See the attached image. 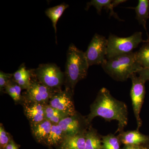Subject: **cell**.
I'll return each mask as SVG.
<instances>
[{
  "label": "cell",
  "mask_w": 149,
  "mask_h": 149,
  "mask_svg": "<svg viewBox=\"0 0 149 149\" xmlns=\"http://www.w3.org/2000/svg\"><path fill=\"white\" fill-rule=\"evenodd\" d=\"M72 94L69 90H61L54 94L48 104L68 116L74 115L77 112L72 101Z\"/></svg>",
  "instance_id": "obj_9"
},
{
  "label": "cell",
  "mask_w": 149,
  "mask_h": 149,
  "mask_svg": "<svg viewBox=\"0 0 149 149\" xmlns=\"http://www.w3.org/2000/svg\"><path fill=\"white\" fill-rule=\"evenodd\" d=\"M118 136L120 142L125 146H141L149 142V136L141 133L138 130L123 131Z\"/></svg>",
  "instance_id": "obj_11"
},
{
  "label": "cell",
  "mask_w": 149,
  "mask_h": 149,
  "mask_svg": "<svg viewBox=\"0 0 149 149\" xmlns=\"http://www.w3.org/2000/svg\"><path fill=\"white\" fill-rule=\"evenodd\" d=\"M97 116L103 118L107 121L117 120L118 126L116 132L121 133L128 123L127 106L113 97L106 88H102L91 105V111L87 117L88 123H91Z\"/></svg>",
  "instance_id": "obj_1"
},
{
  "label": "cell",
  "mask_w": 149,
  "mask_h": 149,
  "mask_svg": "<svg viewBox=\"0 0 149 149\" xmlns=\"http://www.w3.org/2000/svg\"><path fill=\"white\" fill-rule=\"evenodd\" d=\"M32 72L35 79L46 87L55 92L61 90L65 75L55 63L40 64Z\"/></svg>",
  "instance_id": "obj_5"
},
{
  "label": "cell",
  "mask_w": 149,
  "mask_h": 149,
  "mask_svg": "<svg viewBox=\"0 0 149 149\" xmlns=\"http://www.w3.org/2000/svg\"><path fill=\"white\" fill-rule=\"evenodd\" d=\"M90 124L87 118L76 113L74 115L64 118L58 124L66 136L85 133Z\"/></svg>",
  "instance_id": "obj_8"
},
{
  "label": "cell",
  "mask_w": 149,
  "mask_h": 149,
  "mask_svg": "<svg viewBox=\"0 0 149 149\" xmlns=\"http://www.w3.org/2000/svg\"><path fill=\"white\" fill-rule=\"evenodd\" d=\"M45 113L46 120H49L52 124H58L63 118L68 116L48 104L45 105Z\"/></svg>",
  "instance_id": "obj_21"
},
{
  "label": "cell",
  "mask_w": 149,
  "mask_h": 149,
  "mask_svg": "<svg viewBox=\"0 0 149 149\" xmlns=\"http://www.w3.org/2000/svg\"><path fill=\"white\" fill-rule=\"evenodd\" d=\"M10 134L5 130L2 124L0 125V148L5 149L11 140Z\"/></svg>",
  "instance_id": "obj_25"
},
{
  "label": "cell",
  "mask_w": 149,
  "mask_h": 149,
  "mask_svg": "<svg viewBox=\"0 0 149 149\" xmlns=\"http://www.w3.org/2000/svg\"><path fill=\"white\" fill-rule=\"evenodd\" d=\"M22 89L21 87L17 85L12 78L5 88L4 91L15 102H18L21 100Z\"/></svg>",
  "instance_id": "obj_23"
},
{
  "label": "cell",
  "mask_w": 149,
  "mask_h": 149,
  "mask_svg": "<svg viewBox=\"0 0 149 149\" xmlns=\"http://www.w3.org/2000/svg\"><path fill=\"white\" fill-rule=\"evenodd\" d=\"M136 54V59L141 66L143 68H149V40L146 41Z\"/></svg>",
  "instance_id": "obj_22"
},
{
  "label": "cell",
  "mask_w": 149,
  "mask_h": 149,
  "mask_svg": "<svg viewBox=\"0 0 149 149\" xmlns=\"http://www.w3.org/2000/svg\"><path fill=\"white\" fill-rule=\"evenodd\" d=\"M85 149H103L102 140L95 129L90 126L85 133Z\"/></svg>",
  "instance_id": "obj_18"
},
{
  "label": "cell",
  "mask_w": 149,
  "mask_h": 149,
  "mask_svg": "<svg viewBox=\"0 0 149 149\" xmlns=\"http://www.w3.org/2000/svg\"><path fill=\"white\" fill-rule=\"evenodd\" d=\"M68 7L69 5L68 4H67L65 3H63L59 5L47 9L45 12L46 15L51 19L52 22L53 27L55 32L56 42H57L56 35L57 31V23L65 10L68 8Z\"/></svg>",
  "instance_id": "obj_19"
},
{
  "label": "cell",
  "mask_w": 149,
  "mask_h": 149,
  "mask_svg": "<svg viewBox=\"0 0 149 149\" xmlns=\"http://www.w3.org/2000/svg\"><path fill=\"white\" fill-rule=\"evenodd\" d=\"M134 73L130 76L132 81V87L130 91V97L134 115L137 123V130H139L142 125V121L140 116L141 109L143 104L146 95V81Z\"/></svg>",
  "instance_id": "obj_7"
},
{
  "label": "cell",
  "mask_w": 149,
  "mask_h": 149,
  "mask_svg": "<svg viewBox=\"0 0 149 149\" xmlns=\"http://www.w3.org/2000/svg\"><path fill=\"white\" fill-rule=\"evenodd\" d=\"M102 67L110 77L119 82L126 81L143 68L136 59V52L107 59Z\"/></svg>",
  "instance_id": "obj_3"
},
{
  "label": "cell",
  "mask_w": 149,
  "mask_h": 149,
  "mask_svg": "<svg viewBox=\"0 0 149 149\" xmlns=\"http://www.w3.org/2000/svg\"><path fill=\"white\" fill-rule=\"evenodd\" d=\"M46 105V104H45ZM45 105L32 102L24 107V113L31 125L36 124L45 120Z\"/></svg>",
  "instance_id": "obj_12"
},
{
  "label": "cell",
  "mask_w": 149,
  "mask_h": 149,
  "mask_svg": "<svg viewBox=\"0 0 149 149\" xmlns=\"http://www.w3.org/2000/svg\"><path fill=\"white\" fill-rule=\"evenodd\" d=\"M65 135L58 124H52L45 143L49 146L60 145Z\"/></svg>",
  "instance_id": "obj_20"
},
{
  "label": "cell",
  "mask_w": 149,
  "mask_h": 149,
  "mask_svg": "<svg viewBox=\"0 0 149 149\" xmlns=\"http://www.w3.org/2000/svg\"><path fill=\"white\" fill-rule=\"evenodd\" d=\"M103 149H120V140L118 136L112 134L102 137Z\"/></svg>",
  "instance_id": "obj_24"
},
{
  "label": "cell",
  "mask_w": 149,
  "mask_h": 149,
  "mask_svg": "<svg viewBox=\"0 0 149 149\" xmlns=\"http://www.w3.org/2000/svg\"><path fill=\"white\" fill-rule=\"evenodd\" d=\"M13 74L5 73L1 70L0 72V89L1 91L4 90L9 82L12 79Z\"/></svg>",
  "instance_id": "obj_26"
},
{
  "label": "cell",
  "mask_w": 149,
  "mask_h": 149,
  "mask_svg": "<svg viewBox=\"0 0 149 149\" xmlns=\"http://www.w3.org/2000/svg\"><path fill=\"white\" fill-rule=\"evenodd\" d=\"M52 125V124L50 121L46 119L36 124L31 125L32 135L39 143H45Z\"/></svg>",
  "instance_id": "obj_13"
},
{
  "label": "cell",
  "mask_w": 149,
  "mask_h": 149,
  "mask_svg": "<svg viewBox=\"0 0 149 149\" xmlns=\"http://www.w3.org/2000/svg\"><path fill=\"white\" fill-rule=\"evenodd\" d=\"M35 79L32 80L31 85L26 92V97L29 101L47 104L54 94L56 93Z\"/></svg>",
  "instance_id": "obj_10"
},
{
  "label": "cell",
  "mask_w": 149,
  "mask_h": 149,
  "mask_svg": "<svg viewBox=\"0 0 149 149\" xmlns=\"http://www.w3.org/2000/svg\"><path fill=\"white\" fill-rule=\"evenodd\" d=\"M93 6L97 10V13L100 15L103 8L105 9L107 12H109V15L110 16H113L116 19L119 21H123L120 19L116 13L113 10L115 7L111 0H92L87 3L85 10H88L90 7Z\"/></svg>",
  "instance_id": "obj_16"
},
{
  "label": "cell",
  "mask_w": 149,
  "mask_h": 149,
  "mask_svg": "<svg viewBox=\"0 0 149 149\" xmlns=\"http://www.w3.org/2000/svg\"><path fill=\"white\" fill-rule=\"evenodd\" d=\"M32 74V70L27 69L25 65L23 63L13 74V79L22 89L27 90L32 83L31 77Z\"/></svg>",
  "instance_id": "obj_15"
},
{
  "label": "cell",
  "mask_w": 149,
  "mask_h": 149,
  "mask_svg": "<svg viewBox=\"0 0 149 149\" xmlns=\"http://www.w3.org/2000/svg\"><path fill=\"white\" fill-rule=\"evenodd\" d=\"M108 40L102 35L96 33L85 52L89 66L103 64L106 61Z\"/></svg>",
  "instance_id": "obj_6"
},
{
  "label": "cell",
  "mask_w": 149,
  "mask_h": 149,
  "mask_svg": "<svg viewBox=\"0 0 149 149\" xmlns=\"http://www.w3.org/2000/svg\"><path fill=\"white\" fill-rule=\"evenodd\" d=\"M143 149H148L146 148H145V147H143Z\"/></svg>",
  "instance_id": "obj_30"
},
{
  "label": "cell",
  "mask_w": 149,
  "mask_h": 149,
  "mask_svg": "<svg viewBox=\"0 0 149 149\" xmlns=\"http://www.w3.org/2000/svg\"><path fill=\"white\" fill-rule=\"evenodd\" d=\"M107 40V59L132 52L140 43L146 42L143 40L141 32H136L127 37H120L110 34Z\"/></svg>",
  "instance_id": "obj_4"
},
{
  "label": "cell",
  "mask_w": 149,
  "mask_h": 149,
  "mask_svg": "<svg viewBox=\"0 0 149 149\" xmlns=\"http://www.w3.org/2000/svg\"><path fill=\"white\" fill-rule=\"evenodd\" d=\"M131 8L134 9L136 11V19L139 24L143 25L148 36L147 33L146 23L149 18V1L139 0L137 6Z\"/></svg>",
  "instance_id": "obj_17"
},
{
  "label": "cell",
  "mask_w": 149,
  "mask_h": 149,
  "mask_svg": "<svg viewBox=\"0 0 149 149\" xmlns=\"http://www.w3.org/2000/svg\"><path fill=\"white\" fill-rule=\"evenodd\" d=\"M85 52L70 44L67 52L65 63V89L74 93L76 84L87 76L89 67Z\"/></svg>",
  "instance_id": "obj_2"
},
{
  "label": "cell",
  "mask_w": 149,
  "mask_h": 149,
  "mask_svg": "<svg viewBox=\"0 0 149 149\" xmlns=\"http://www.w3.org/2000/svg\"><path fill=\"white\" fill-rule=\"evenodd\" d=\"M143 147L141 146H131L127 145L125 146L123 149H143Z\"/></svg>",
  "instance_id": "obj_29"
},
{
  "label": "cell",
  "mask_w": 149,
  "mask_h": 149,
  "mask_svg": "<svg viewBox=\"0 0 149 149\" xmlns=\"http://www.w3.org/2000/svg\"><path fill=\"white\" fill-rule=\"evenodd\" d=\"M85 133L65 136L59 149H85Z\"/></svg>",
  "instance_id": "obj_14"
},
{
  "label": "cell",
  "mask_w": 149,
  "mask_h": 149,
  "mask_svg": "<svg viewBox=\"0 0 149 149\" xmlns=\"http://www.w3.org/2000/svg\"><path fill=\"white\" fill-rule=\"evenodd\" d=\"M5 149H19L18 146L12 139H11L7 146Z\"/></svg>",
  "instance_id": "obj_28"
},
{
  "label": "cell",
  "mask_w": 149,
  "mask_h": 149,
  "mask_svg": "<svg viewBox=\"0 0 149 149\" xmlns=\"http://www.w3.org/2000/svg\"><path fill=\"white\" fill-rule=\"evenodd\" d=\"M137 74H139V77H141L146 82L149 81V68H143Z\"/></svg>",
  "instance_id": "obj_27"
}]
</instances>
